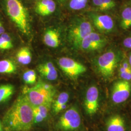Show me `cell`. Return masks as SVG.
Listing matches in <instances>:
<instances>
[{"label":"cell","instance_id":"6da1fadb","mask_svg":"<svg viewBox=\"0 0 131 131\" xmlns=\"http://www.w3.org/2000/svg\"><path fill=\"white\" fill-rule=\"evenodd\" d=\"M4 131H29L34 123L33 106L27 97L19 95L4 115Z\"/></svg>","mask_w":131,"mask_h":131},{"label":"cell","instance_id":"7a4b0ae2","mask_svg":"<svg viewBox=\"0 0 131 131\" xmlns=\"http://www.w3.org/2000/svg\"><path fill=\"white\" fill-rule=\"evenodd\" d=\"M5 13L10 20L24 35L30 33L27 10L20 0H3Z\"/></svg>","mask_w":131,"mask_h":131},{"label":"cell","instance_id":"3957f363","mask_svg":"<svg viewBox=\"0 0 131 131\" xmlns=\"http://www.w3.org/2000/svg\"><path fill=\"white\" fill-rule=\"evenodd\" d=\"M23 94L25 95L33 106L42 104L51 106L56 89L52 84L39 81L31 88H24Z\"/></svg>","mask_w":131,"mask_h":131},{"label":"cell","instance_id":"277c9868","mask_svg":"<svg viewBox=\"0 0 131 131\" xmlns=\"http://www.w3.org/2000/svg\"><path fill=\"white\" fill-rule=\"evenodd\" d=\"M93 31L91 24L84 19L75 21L68 32L69 41L75 48H79L81 43L87 35Z\"/></svg>","mask_w":131,"mask_h":131},{"label":"cell","instance_id":"5b68a950","mask_svg":"<svg viewBox=\"0 0 131 131\" xmlns=\"http://www.w3.org/2000/svg\"><path fill=\"white\" fill-rule=\"evenodd\" d=\"M118 62V56L115 52L112 51L106 52L97 59V66L99 72L105 78L112 77Z\"/></svg>","mask_w":131,"mask_h":131},{"label":"cell","instance_id":"8992f818","mask_svg":"<svg viewBox=\"0 0 131 131\" xmlns=\"http://www.w3.org/2000/svg\"><path fill=\"white\" fill-rule=\"evenodd\" d=\"M81 119L79 113L74 108L67 110L60 117L57 127L63 131H73L79 128Z\"/></svg>","mask_w":131,"mask_h":131},{"label":"cell","instance_id":"52a82bcc","mask_svg":"<svg viewBox=\"0 0 131 131\" xmlns=\"http://www.w3.org/2000/svg\"><path fill=\"white\" fill-rule=\"evenodd\" d=\"M58 63L63 71L71 78H76L86 70L84 66L69 57L60 58Z\"/></svg>","mask_w":131,"mask_h":131},{"label":"cell","instance_id":"ba28073f","mask_svg":"<svg viewBox=\"0 0 131 131\" xmlns=\"http://www.w3.org/2000/svg\"><path fill=\"white\" fill-rule=\"evenodd\" d=\"M106 43L107 39L104 37L93 31L83 39L79 48L85 51H94L102 49Z\"/></svg>","mask_w":131,"mask_h":131},{"label":"cell","instance_id":"9c48e42d","mask_svg":"<svg viewBox=\"0 0 131 131\" xmlns=\"http://www.w3.org/2000/svg\"><path fill=\"white\" fill-rule=\"evenodd\" d=\"M131 86L130 82L126 80L117 82L113 86L112 99L114 103H121L125 102L130 95Z\"/></svg>","mask_w":131,"mask_h":131},{"label":"cell","instance_id":"30bf717a","mask_svg":"<svg viewBox=\"0 0 131 131\" xmlns=\"http://www.w3.org/2000/svg\"><path fill=\"white\" fill-rule=\"evenodd\" d=\"M99 93L98 88L95 86L89 87L86 91L84 102L86 113L92 115L97 112L99 108Z\"/></svg>","mask_w":131,"mask_h":131},{"label":"cell","instance_id":"8fae6325","mask_svg":"<svg viewBox=\"0 0 131 131\" xmlns=\"http://www.w3.org/2000/svg\"><path fill=\"white\" fill-rule=\"evenodd\" d=\"M91 18L95 26L102 32L108 33L114 29V20L109 15L92 14Z\"/></svg>","mask_w":131,"mask_h":131},{"label":"cell","instance_id":"7c38bea8","mask_svg":"<svg viewBox=\"0 0 131 131\" xmlns=\"http://www.w3.org/2000/svg\"><path fill=\"white\" fill-rule=\"evenodd\" d=\"M56 9V5L53 0H40L35 6L37 14L42 16H47L52 14Z\"/></svg>","mask_w":131,"mask_h":131},{"label":"cell","instance_id":"4fadbf2b","mask_svg":"<svg viewBox=\"0 0 131 131\" xmlns=\"http://www.w3.org/2000/svg\"><path fill=\"white\" fill-rule=\"evenodd\" d=\"M38 70L41 75L50 81H54L58 77V72L52 62H47L39 65Z\"/></svg>","mask_w":131,"mask_h":131},{"label":"cell","instance_id":"5bb4252c","mask_svg":"<svg viewBox=\"0 0 131 131\" xmlns=\"http://www.w3.org/2000/svg\"><path fill=\"white\" fill-rule=\"evenodd\" d=\"M17 70V65L12 59L7 57L0 58V75H12L15 74Z\"/></svg>","mask_w":131,"mask_h":131},{"label":"cell","instance_id":"9a60e30c","mask_svg":"<svg viewBox=\"0 0 131 131\" xmlns=\"http://www.w3.org/2000/svg\"><path fill=\"white\" fill-rule=\"evenodd\" d=\"M43 41L47 46L56 48L60 44L59 34L54 29H48L44 34Z\"/></svg>","mask_w":131,"mask_h":131},{"label":"cell","instance_id":"2e32d148","mask_svg":"<svg viewBox=\"0 0 131 131\" xmlns=\"http://www.w3.org/2000/svg\"><path fill=\"white\" fill-rule=\"evenodd\" d=\"M14 47V39L10 33L6 31L0 35V54L9 52Z\"/></svg>","mask_w":131,"mask_h":131},{"label":"cell","instance_id":"e0dca14e","mask_svg":"<svg viewBox=\"0 0 131 131\" xmlns=\"http://www.w3.org/2000/svg\"><path fill=\"white\" fill-rule=\"evenodd\" d=\"M15 91V86L11 83L0 84V105L9 101L14 95Z\"/></svg>","mask_w":131,"mask_h":131},{"label":"cell","instance_id":"ac0fdd59","mask_svg":"<svg viewBox=\"0 0 131 131\" xmlns=\"http://www.w3.org/2000/svg\"><path fill=\"white\" fill-rule=\"evenodd\" d=\"M106 129L107 131H125L124 121L119 115L112 116L107 122Z\"/></svg>","mask_w":131,"mask_h":131},{"label":"cell","instance_id":"d6986e66","mask_svg":"<svg viewBox=\"0 0 131 131\" xmlns=\"http://www.w3.org/2000/svg\"><path fill=\"white\" fill-rule=\"evenodd\" d=\"M50 107L51 106L44 104L33 106L34 123H38L44 121L48 116Z\"/></svg>","mask_w":131,"mask_h":131},{"label":"cell","instance_id":"ffe728a7","mask_svg":"<svg viewBox=\"0 0 131 131\" xmlns=\"http://www.w3.org/2000/svg\"><path fill=\"white\" fill-rule=\"evenodd\" d=\"M69 97V94L66 92H63L59 94L52 105L53 111L55 114H59L65 108Z\"/></svg>","mask_w":131,"mask_h":131},{"label":"cell","instance_id":"44dd1931","mask_svg":"<svg viewBox=\"0 0 131 131\" xmlns=\"http://www.w3.org/2000/svg\"><path fill=\"white\" fill-rule=\"evenodd\" d=\"M16 59L20 64L27 65L32 61V54L29 48L24 47L20 48L16 54Z\"/></svg>","mask_w":131,"mask_h":131},{"label":"cell","instance_id":"7402d4cb","mask_svg":"<svg viewBox=\"0 0 131 131\" xmlns=\"http://www.w3.org/2000/svg\"><path fill=\"white\" fill-rule=\"evenodd\" d=\"M121 27L124 30H127L131 27V7H127L122 10Z\"/></svg>","mask_w":131,"mask_h":131},{"label":"cell","instance_id":"603a6c76","mask_svg":"<svg viewBox=\"0 0 131 131\" xmlns=\"http://www.w3.org/2000/svg\"><path fill=\"white\" fill-rule=\"evenodd\" d=\"M93 3L99 9L103 11L112 9L116 6L114 0H93Z\"/></svg>","mask_w":131,"mask_h":131},{"label":"cell","instance_id":"cb8c5ba5","mask_svg":"<svg viewBox=\"0 0 131 131\" xmlns=\"http://www.w3.org/2000/svg\"><path fill=\"white\" fill-rule=\"evenodd\" d=\"M119 75L122 79L126 81L131 80V67L129 62L124 61L121 64L119 68Z\"/></svg>","mask_w":131,"mask_h":131},{"label":"cell","instance_id":"d4e9b609","mask_svg":"<svg viewBox=\"0 0 131 131\" xmlns=\"http://www.w3.org/2000/svg\"><path fill=\"white\" fill-rule=\"evenodd\" d=\"M23 80L24 82L27 84H35L37 81L36 71L32 70L26 71L23 75Z\"/></svg>","mask_w":131,"mask_h":131},{"label":"cell","instance_id":"484cf974","mask_svg":"<svg viewBox=\"0 0 131 131\" xmlns=\"http://www.w3.org/2000/svg\"><path fill=\"white\" fill-rule=\"evenodd\" d=\"M88 0H70V7L71 9L79 10L84 8Z\"/></svg>","mask_w":131,"mask_h":131},{"label":"cell","instance_id":"4316f807","mask_svg":"<svg viewBox=\"0 0 131 131\" xmlns=\"http://www.w3.org/2000/svg\"><path fill=\"white\" fill-rule=\"evenodd\" d=\"M123 45L125 48L131 49V37L125 38L123 41Z\"/></svg>","mask_w":131,"mask_h":131},{"label":"cell","instance_id":"83f0119b","mask_svg":"<svg viewBox=\"0 0 131 131\" xmlns=\"http://www.w3.org/2000/svg\"><path fill=\"white\" fill-rule=\"evenodd\" d=\"M6 31H7V30L6 28L5 23L0 17V35Z\"/></svg>","mask_w":131,"mask_h":131},{"label":"cell","instance_id":"f1b7e54d","mask_svg":"<svg viewBox=\"0 0 131 131\" xmlns=\"http://www.w3.org/2000/svg\"><path fill=\"white\" fill-rule=\"evenodd\" d=\"M0 131H4L3 129V124L2 122L0 121Z\"/></svg>","mask_w":131,"mask_h":131},{"label":"cell","instance_id":"f546056e","mask_svg":"<svg viewBox=\"0 0 131 131\" xmlns=\"http://www.w3.org/2000/svg\"><path fill=\"white\" fill-rule=\"evenodd\" d=\"M128 62H129V64H130V65L131 67V54H130V55L129 56V60H128Z\"/></svg>","mask_w":131,"mask_h":131},{"label":"cell","instance_id":"4dcf8cb0","mask_svg":"<svg viewBox=\"0 0 131 131\" xmlns=\"http://www.w3.org/2000/svg\"><path fill=\"white\" fill-rule=\"evenodd\" d=\"M38 1H40V0H38Z\"/></svg>","mask_w":131,"mask_h":131}]
</instances>
